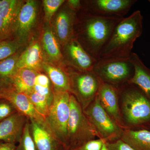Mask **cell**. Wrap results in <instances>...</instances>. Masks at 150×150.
<instances>
[{
	"mask_svg": "<svg viewBox=\"0 0 150 150\" xmlns=\"http://www.w3.org/2000/svg\"><path fill=\"white\" fill-rule=\"evenodd\" d=\"M122 18L96 16L84 12L80 21L76 18L79 23H75L79 27L74 37L89 54L98 61L101 51Z\"/></svg>",
	"mask_w": 150,
	"mask_h": 150,
	"instance_id": "cell-1",
	"label": "cell"
},
{
	"mask_svg": "<svg viewBox=\"0 0 150 150\" xmlns=\"http://www.w3.org/2000/svg\"><path fill=\"white\" fill-rule=\"evenodd\" d=\"M143 17L140 11L124 17L118 22L99 59H129L136 40L142 35Z\"/></svg>",
	"mask_w": 150,
	"mask_h": 150,
	"instance_id": "cell-2",
	"label": "cell"
},
{
	"mask_svg": "<svg viewBox=\"0 0 150 150\" xmlns=\"http://www.w3.org/2000/svg\"><path fill=\"white\" fill-rule=\"evenodd\" d=\"M118 87L121 118L126 129L150 131V100L137 86Z\"/></svg>",
	"mask_w": 150,
	"mask_h": 150,
	"instance_id": "cell-3",
	"label": "cell"
},
{
	"mask_svg": "<svg viewBox=\"0 0 150 150\" xmlns=\"http://www.w3.org/2000/svg\"><path fill=\"white\" fill-rule=\"evenodd\" d=\"M66 69L69 80V93L84 110L96 97L100 80L93 71H80L69 66Z\"/></svg>",
	"mask_w": 150,
	"mask_h": 150,
	"instance_id": "cell-4",
	"label": "cell"
},
{
	"mask_svg": "<svg viewBox=\"0 0 150 150\" xmlns=\"http://www.w3.org/2000/svg\"><path fill=\"white\" fill-rule=\"evenodd\" d=\"M83 111L98 139L105 143L121 139L123 129L112 120L103 109L97 95Z\"/></svg>",
	"mask_w": 150,
	"mask_h": 150,
	"instance_id": "cell-5",
	"label": "cell"
},
{
	"mask_svg": "<svg viewBox=\"0 0 150 150\" xmlns=\"http://www.w3.org/2000/svg\"><path fill=\"white\" fill-rule=\"evenodd\" d=\"M70 114L68 123L69 146L79 148L96 137L91 124L75 97L71 94Z\"/></svg>",
	"mask_w": 150,
	"mask_h": 150,
	"instance_id": "cell-6",
	"label": "cell"
},
{
	"mask_svg": "<svg viewBox=\"0 0 150 150\" xmlns=\"http://www.w3.org/2000/svg\"><path fill=\"white\" fill-rule=\"evenodd\" d=\"M134 71L129 59H100L93 71L100 81L116 86L128 83Z\"/></svg>",
	"mask_w": 150,
	"mask_h": 150,
	"instance_id": "cell-7",
	"label": "cell"
},
{
	"mask_svg": "<svg viewBox=\"0 0 150 150\" xmlns=\"http://www.w3.org/2000/svg\"><path fill=\"white\" fill-rule=\"evenodd\" d=\"M70 96L69 92L56 90L48 115L51 127L66 148L69 146L68 123L70 114Z\"/></svg>",
	"mask_w": 150,
	"mask_h": 150,
	"instance_id": "cell-8",
	"label": "cell"
},
{
	"mask_svg": "<svg viewBox=\"0 0 150 150\" xmlns=\"http://www.w3.org/2000/svg\"><path fill=\"white\" fill-rule=\"evenodd\" d=\"M137 0H88L81 1L84 12L96 16L123 18Z\"/></svg>",
	"mask_w": 150,
	"mask_h": 150,
	"instance_id": "cell-9",
	"label": "cell"
},
{
	"mask_svg": "<svg viewBox=\"0 0 150 150\" xmlns=\"http://www.w3.org/2000/svg\"><path fill=\"white\" fill-rule=\"evenodd\" d=\"M65 64L85 71H93L98 60L89 54L75 37L63 47Z\"/></svg>",
	"mask_w": 150,
	"mask_h": 150,
	"instance_id": "cell-10",
	"label": "cell"
},
{
	"mask_svg": "<svg viewBox=\"0 0 150 150\" xmlns=\"http://www.w3.org/2000/svg\"><path fill=\"white\" fill-rule=\"evenodd\" d=\"M0 98L10 102L15 109L36 122H42L43 117L33 106L27 95L19 92L8 84L0 83Z\"/></svg>",
	"mask_w": 150,
	"mask_h": 150,
	"instance_id": "cell-11",
	"label": "cell"
},
{
	"mask_svg": "<svg viewBox=\"0 0 150 150\" xmlns=\"http://www.w3.org/2000/svg\"><path fill=\"white\" fill-rule=\"evenodd\" d=\"M97 95L101 106L110 118L121 129H126L121 118L118 87L100 80Z\"/></svg>",
	"mask_w": 150,
	"mask_h": 150,
	"instance_id": "cell-12",
	"label": "cell"
},
{
	"mask_svg": "<svg viewBox=\"0 0 150 150\" xmlns=\"http://www.w3.org/2000/svg\"><path fill=\"white\" fill-rule=\"evenodd\" d=\"M38 6L36 1L28 0L23 2L19 13L13 32L15 40L21 44L27 38L35 25L37 19Z\"/></svg>",
	"mask_w": 150,
	"mask_h": 150,
	"instance_id": "cell-13",
	"label": "cell"
},
{
	"mask_svg": "<svg viewBox=\"0 0 150 150\" xmlns=\"http://www.w3.org/2000/svg\"><path fill=\"white\" fill-rule=\"evenodd\" d=\"M76 16V13L71 10L66 4L54 18L53 31L60 45L63 47L74 37Z\"/></svg>",
	"mask_w": 150,
	"mask_h": 150,
	"instance_id": "cell-14",
	"label": "cell"
},
{
	"mask_svg": "<svg viewBox=\"0 0 150 150\" xmlns=\"http://www.w3.org/2000/svg\"><path fill=\"white\" fill-rule=\"evenodd\" d=\"M43 27L41 35V44L44 56L48 61L62 67L66 66L61 45L53 30L47 23Z\"/></svg>",
	"mask_w": 150,
	"mask_h": 150,
	"instance_id": "cell-15",
	"label": "cell"
},
{
	"mask_svg": "<svg viewBox=\"0 0 150 150\" xmlns=\"http://www.w3.org/2000/svg\"><path fill=\"white\" fill-rule=\"evenodd\" d=\"M44 53L38 40H32L26 48L21 53L16 64L17 70L27 68L38 72L43 69Z\"/></svg>",
	"mask_w": 150,
	"mask_h": 150,
	"instance_id": "cell-16",
	"label": "cell"
},
{
	"mask_svg": "<svg viewBox=\"0 0 150 150\" xmlns=\"http://www.w3.org/2000/svg\"><path fill=\"white\" fill-rule=\"evenodd\" d=\"M22 1L0 0V15L4 21V26L0 41L8 39L13 35Z\"/></svg>",
	"mask_w": 150,
	"mask_h": 150,
	"instance_id": "cell-17",
	"label": "cell"
},
{
	"mask_svg": "<svg viewBox=\"0 0 150 150\" xmlns=\"http://www.w3.org/2000/svg\"><path fill=\"white\" fill-rule=\"evenodd\" d=\"M129 59L134 66V71L128 83L138 86L150 100V69L136 53L132 52Z\"/></svg>",
	"mask_w": 150,
	"mask_h": 150,
	"instance_id": "cell-18",
	"label": "cell"
},
{
	"mask_svg": "<svg viewBox=\"0 0 150 150\" xmlns=\"http://www.w3.org/2000/svg\"><path fill=\"white\" fill-rule=\"evenodd\" d=\"M38 73L27 68L18 69L7 80L1 82L8 84L17 91L28 95L33 91Z\"/></svg>",
	"mask_w": 150,
	"mask_h": 150,
	"instance_id": "cell-19",
	"label": "cell"
},
{
	"mask_svg": "<svg viewBox=\"0 0 150 150\" xmlns=\"http://www.w3.org/2000/svg\"><path fill=\"white\" fill-rule=\"evenodd\" d=\"M22 128L21 116L14 113L0 122V141L15 144Z\"/></svg>",
	"mask_w": 150,
	"mask_h": 150,
	"instance_id": "cell-20",
	"label": "cell"
},
{
	"mask_svg": "<svg viewBox=\"0 0 150 150\" xmlns=\"http://www.w3.org/2000/svg\"><path fill=\"white\" fill-rule=\"evenodd\" d=\"M64 67H60L45 60L43 62V69L47 73L48 77L56 90L70 91L69 76Z\"/></svg>",
	"mask_w": 150,
	"mask_h": 150,
	"instance_id": "cell-21",
	"label": "cell"
},
{
	"mask_svg": "<svg viewBox=\"0 0 150 150\" xmlns=\"http://www.w3.org/2000/svg\"><path fill=\"white\" fill-rule=\"evenodd\" d=\"M121 139L136 150H150V131L123 130Z\"/></svg>",
	"mask_w": 150,
	"mask_h": 150,
	"instance_id": "cell-22",
	"label": "cell"
},
{
	"mask_svg": "<svg viewBox=\"0 0 150 150\" xmlns=\"http://www.w3.org/2000/svg\"><path fill=\"white\" fill-rule=\"evenodd\" d=\"M31 119L33 140L36 150H59L57 144L37 122Z\"/></svg>",
	"mask_w": 150,
	"mask_h": 150,
	"instance_id": "cell-23",
	"label": "cell"
},
{
	"mask_svg": "<svg viewBox=\"0 0 150 150\" xmlns=\"http://www.w3.org/2000/svg\"><path fill=\"white\" fill-rule=\"evenodd\" d=\"M21 52L15 54L0 61V82L5 81L15 73L16 64Z\"/></svg>",
	"mask_w": 150,
	"mask_h": 150,
	"instance_id": "cell-24",
	"label": "cell"
},
{
	"mask_svg": "<svg viewBox=\"0 0 150 150\" xmlns=\"http://www.w3.org/2000/svg\"><path fill=\"white\" fill-rule=\"evenodd\" d=\"M27 96L38 112L43 118L48 116L50 107L48 101L50 96L38 93L33 91Z\"/></svg>",
	"mask_w": 150,
	"mask_h": 150,
	"instance_id": "cell-25",
	"label": "cell"
},
{
	"mask_svg": "<svg viewBox=\"0 0 150 150\" xmlns=\"http://www.w3.org/2000/svg\"><path fill=\"white\" fill-rule=\"evenodd\" d=\"M22 45L15 40L6 39L0 41V61L12 56L18 52Z\"/></svg>",
	"mask_w": 150,
	"mask_h": 150,
	"instance_id": "cell-26",
	"label": "cell"
},
{
	"mask_svg": "<svg viewBox=\"0 0 150 150\" xmlns=\"http://www.w3.org/2000/svg\"><path fill=\"white\" fill-rule=\"evenodd\" d=\"M66 1L64 0H44L43 1L46 23L51 22L54 15Z\"/></svg>",
	"mask_w": 150,
	"mask_h": 150,
	"instance_id": "cell-27",
	"label": "cell"
},
{
	"mask_svg": "<svg viewBox=\"0 0 150 150\" xmlns=\"http://www.w3.org/2000/svg\"><path fill=\"white\" fill-rule=\"evenodd\" d=\"M29 129V125L26 124L23 131V137L16 150H36L34 142L30 134Z\"/></svg>",
	"mask_w": 150,
	"mask_h": 150,
	"instance_id": "cell-28",
	"label": "cell"
},
{
	"mask_svg": "<svg viewBox=\"0 0 150 150\" xmlns=\"http://www.w3.org/2000/svg\"><path fill=\"white\" fill-rule=\"evenodd\" d=\"M15 109L10 102L0 98V122L13 114Z\"/></svg>",
	"mask_w": 150,
	"mask_h": 150,
	"instance_id": "cell-29",
	"label": "cell"
},
{
	"mask_svg": "<svg viewBox=\"0 0 150 150\" xmlns=\"http://www.w3.org/2000/svg\"><path fill=\"white\" fill-rule=\"evenodd\" d=\"M105 144L108 150H136L121 139Z\"/></svg>",
	"mask_w": 150,
	"mask_h": 150,
	"instance_id": "cell-30",
	"label": "cell"
},
{
	"mask_svg": "<svg viewBox=\"0 0 150 150\" xmlns=\"http://www.w3.org/2000/svg\"><path fill=\"white\" fill-rule=\"evenodd\" d=\"M104 143L99 139L91 140L78 148V150H101Z\"/></svg>",
	"mask_w": 150,
	"mask_h": 150,
	"instance_id": "cell-31",
	"label": "cell"
},
{
	"mask_svg": "<svg viewBox=\"0 0 150 150\" xmlns=\"http://www.w3.org/2000/svg\"><path fill=\"white\" fill-rule=\"evenodd\" d=\"M66 3L68 7L76 13L82 9L81 1L79 0H69Z\"/></svg>",
	"mask_w": 150,
	"mask_h": 150,
	"instance_id": "cell-32",
	"label": "cell"
},
{
	"mask_svg": "<svg viewBox=\"0 0 150 150\" xmlns=\"http://www.w3.org/2000/svg\"><path fill=\"white\" fill-rule=\"evenodd\" d=\"M15 144L5 142H0V150H16Z\"/></svg>",
	"mask_w": 150,
	"mask_h": 150,
	"instance_id": "cell-33",
	"label": "cell"
},
{
	"mask_svg": "<svg viewBox=\"0 0 150 150\" xmlns=\"http://www.w3.org/2000/svg\"><path fill=\"white\" fill-rule=\"evenodd\" d=\"M4 21L2 17L0 15V39L2 34L3 29H4Z\"/></svg>",
	"mask_w": 150,
	"mask_h": 150,
	"instance_id": "cell-34",
	"label": "cell"
},
{
	"mask_svg": "<svg viewBox=\"0 0 150 150\" xmlns=\"http://www.w3.org/2000/svg\"><path fill=\"white\" fill-rule=\"evenodd\" d=\"M65 150H78V148H73L69 146V147L66 148Z\"/></svg>",
	"mask_w": 150,
	"mask_h": 150,
	"instance_id": "cell-35",
	"label": "cell"
},
{
	"mask_svg": "<svg viewBox=\"0 0 150 150\" xmlns=\"http://www.w3.org/2000/svg\"><path fill=\"white\" fill-rule=\"evenodd\" d=\"M101 150H108L107 147H106V144L105 143L103 144V146L102 149Z\"/></svg>",
	"mask_w": 150,
	"mask_h": 150,
	"instance_id": "cell-36",
	"label": "cell"
},
{
	"mask_svg": "<svg viewBox=\"0 0 150 150\" xmlns=\"http://www.w3.org/2000/svg\"><path fill=\"white\" fill-rule=\"evenodd\" d=\"M149 2L150 4V0H149Z\"/></svg>",
	"mask_w": 150,
	"mask_h": 150,
	"instance_id": "cell-37",
	"label": "cell"
}]
</instances>
